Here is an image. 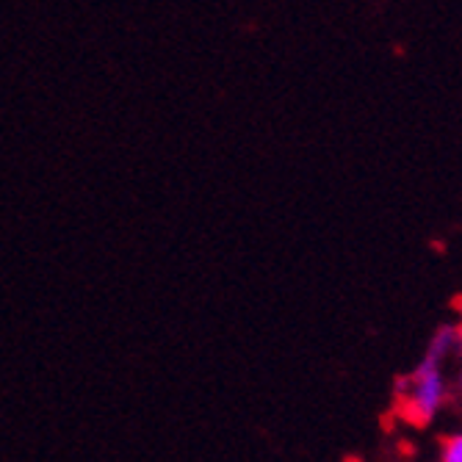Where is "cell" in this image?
Listing matches in <instances>:
<instances>
[{
    "label": "cell",
    "instance_id": "1",
    "mask_svg": "<svg viewBox=\"0 0 462 462\" xmlns=\"http://www.w3.org/2000/svg\"><path fill=\"white\" fill-rule=\"evenodd\" d=\"M402 388H407V393H402V412L410 424L415 427H427L435 412L443 404L446 396V383H443V374H440V363L427 357L418 363V368L412 371L410 380L402 383Z\"/></svg>",
    "mask_w": 462,
    "mask_h": 462
},
{
    "label": "cell",
    "instance_id": "2",
    "mask_svg": "<svg viewBox=\"0 0 462 462\" xmlns=\"http://www.w3.org/2000/svg\"><path fill=\"white\" fill-rule=\"evenodd\" d=\"M451 349H457V327H440L435 335H432V341H430V349H427V357L432 360H443Z\"/></svg>",
    "mask_w": 462,
    "mask_h": 462
},
{
    "label": "cell",
    "instance_id": "3",
    "mask_svg": "<svg viewBox=\"0 0 462 462\" xmlns=\"http://www.w3.org/2000/svg\"><path fill=\"white\" fill-rule=\"evenodd\" d=\"M440 459L443 462H462V432L448 435L440 446Z\"/></svg>",
    "mask_w": 462,
    "mask_h": 462
},
{
    "label": "cell",
    "instance_id": "4",
    "mask_svg": "<svg viewBox=\"0 0 462 462\" xmlns=\"http://www.w3.org/2000/svg\"><path fill=\"white\" fill-rule=\"evenodd\" d=\"M454 310L462 316V293H459V297H454Z\"/></svg>",
    "mask_w": 462,
    "mask_h": 462
},
{
    "label": "cell",
    "instance_id": "5",
    "mask_svg": "<svg viewBox=\"0 0 462 462\" xmlns=\"http://www.w3.org/2000/svg\"><path fill=\"white\" fill-rule=\"evenodd\" d=\"M459 391H462V374H459Z\"/></svg>",
    "mask_w": 462,
    "mask_h": 462
}]
</instances>
